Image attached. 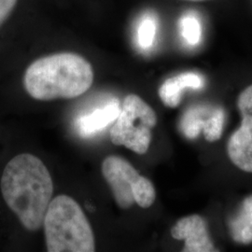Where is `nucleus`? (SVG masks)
Returning a JSON list of instances; mask_svg holds the SVG:
<instances>
[{
  "mask_svg": "<svg viewBox=\"0 0 252 252\" xmlns=\"http://www.w3.org/2000/svg\"><path fill=\"white\" fill-rule=\"evenodd\" d=\"M4 204L29 232L43 226L54 193V182L43 162L30 153H20L4 166L0 178Z\"/></svg>",
  "mask_w": 252,
  "mask_h": 252,
  "instance_id": "nucleus-1",
  "label": "nucleus"
},
{
  "mask_svg": "<svg viewBox=\"0 0 252 252\" xmlns=\"http://www.w3.org/2000/svg\"><path fill=\"white\" fill-rule=\"evenodd\" d=\"M93 81L92 64L71 53L36 59L27 66L23 77L26 92L39 101L78 97L90 89Z\"/></svg>",
  "mask_w": 252,
  "mask_h": 252,
  "instance_id": "nucleus-2",
  "label": "nucleus"
},
{
  "mask_svg": "<svg viewBox=\"0 0 252 252\" xmlns=\"http://www.w3.org/2000/svg\"><path fill=\"white\" fill-rule=\"evenodd\" d=\"M46 246L49 252H93L94 236L80 205L68 195L53 199L44 217Z\"/></svg>",
  "mask_w": 252,
  "mask_h": 252,
  "instance_id": "nucleus-3",
  "label": "nucleus"
},
{
  "mask_svg": "<svg viewBox=\"0 0 252 252\" xmlns=\"http://www.w3.org/2000/svg\"><path fill=\"white\" fill-rule=\"evenodd\" d=\"M157 124L155 111L136 94H128L110 130L113 144L125 146L137 154L148 152L152 129Z\"/></svg>",
  "mask_w": 252,
  "mask_h": 252,
  "instance_id": "nucleus-4",
  "label": "nucleus"
},
{
  "mask_svg": "<svg viewBox=\"0 0 252 252\" xmlns=\"http://www.w3.org/2000/svg\"><path fill=\"white\" fill-rule=\"evenodd\" d=\"M102 173L112 190L118 206L128 209L135 204L134 189L141 177L135 167L119 156H108L102 163Z\"/></svg>",
  "mask_w": 252,
  "mask_h": 252,
  "instance_id": "nucleus-5",
  "label": "nucleus"
},
{
  "mask_svg": "<svg viewBox=\"0 0 252 252\" xmlns=\"http://www.w3.org/2000/svg\"><path fill=\"white\" fill-rule=\"evenodd\" d=\"M174 239L185 240L183 252H216L212 240L207 232L205 220L199 215L184 217L171 229Z\"/></svg>",
  "mask_w": 252,
  "mask_h": 252,
  "instance_id": "nucleus-6",
  "label": "nucleus"
},
{
  "mask_svg": "<svg viewBox=\"0 0 252 252\" xmlns=\"http://www.w3.org/2000/svg\"><path fill=\"white\" fill-rule=\"evenodd\" d=\"M120 103L115 97L105 100L97 108L79 116L75 126L82 137H90L113 124L120 114Z\"/></svg>",
  "mask_w": 252,
  "mask_h": 252,
  "instance_id": "nucleus-7",
  "label": "nucleus"
},
{
  "mask_svg": "<svg viewBox=\"0 0 252 252\" xmlns=\"http://www.w3.org/2000/svg\"><path fill=\"white\" fill-rule=\"evenodd\" d=\"M227 153L236 167L252 173V119L243 117L241 126L228 141Z\"/></svg>",
  "mask_w": 252,
  "mask_h": 252,
  "instance_id": "nucleus-8",
  "label": "nucleus"
},
{
  "mask_svg": "<svg viewBox=\"0 0 252 252\" xmlns=\"http://www.w3.org/2000/svg\"><path fill=\"white\" fill-rule=\"evenodd\" d=\"M204 79L196 73L186 72L167 79L159 88V96L168 108H177L180 104L182 91L186 88L201 89Z\"/></svg>",
  "mask_w": 252,
  "mask_h": 252,
  "instance_id": "nucleus-9",
  "label": "nucleus"
},
{
  "mask_svg": "<svg viewBox=\"0 0 252 252\" xmlns=\"http://www.w3.org/2000/svg\"><path fill=\"white\" fill-rule=\"evenodd\" d=\"M229 228L235 242L252 243V195L244 200L238 214L230 220Z\"/></svg>",
  "mask_w": 252,
  "mask_h": 252,
  "instance_id": "nucleus-10",
  "label": "nucleus"
},
{
  "mask_svg": "<svg viewBox=\"0 0 252 252\" xmlns=\"http://www.w3.org/2000/svg\"><path fill=\"white\" fill-rule=\"evenodd\" d=\"M209 108L204 107H196L188 109L180 121V130L183 135L189 139L196 138L201 130H203L206 121L205 116Z\"/></svg>",
  "mask_w": 252,
  "mask_h": 252,
  "instance_id": "nucleus-11",
  "label": "nucleus"
},
{
  "mask_svg": "<svg viewBox=\"0 0 252 252\" xmlns=\"http://www.w3.org/2000/svg\"><path fill=\"white\" fill-rule=\"evenodd\" d=\"M224 120L225 113L222 108H217L209 112L203 127L204 135L207 141L215 142L221 137Z\"/></svg>",
  "mask_w": 252,
  "mask_h": 252,
  "instance_id": "nucleus-12",
  "label": "nucleus"
},
{
  "mask_svg": "<svg viewBox=\"0 0 252 252\" xmlns=\"http://www.w3.org/2000/svg\"><path fill=\"white\" fill-rule=\"evenodd\" d=\"M155 198L156 191L152 181L141 176L134 189L135 203L142 208H149L153 206Z\"/></svg>",
  "mask_w": 252,
  "mask_h": 252,
  "instance_id": "nucleus-13",
  "label": "nucleus"
},
{
  "mask_svg": "<svg viewBox=\"0 0 252 252\" xmlns=\"http://www.w3.org/2000/svg\"><path fill=\"white\" fill-rule=\"evenodd\" d=\"M180 30L182 36L189 45H197L201 39V24L194 15L186 14L180 20Z\"/></svg>",
  "mask_w": 252,
  "mask_h": 252,
  "instance_id": "nucleus-14",
  "label": "nucleus"
},
{
  "mask_svg": "<svg viewBox=\"0 0 252 252\" xmlns=\"http://www.w3.org/2000/svg\"><path fill=\"white\" fill-rule=\"evenodd\" d=\"M157 30V24L153 16H145L137 28V42L142 49H149L153 45Z\"/></svg>",
  "mask_w": 252,
  "mask_h": 252,
  "instance_id": "nucleus-15",
  "label": "nucleus"
},
{
  "mask_svg": "<svg viewBox=\"0 0 252 252\" xmlns=\"http://www.w3.org/2000/svg\"><path fill=\"white\" fill-rule=\"evenodd\" d=\"M20 0H0V31L12 18Z\"/></svg>",
  "mask_w": 252,
  "mask_h": 252,
  "instance_id": "nucleus-16",
  "label": "nucleus"
},
{
  "mask_svg": "<svg viewBox=\"0 0 252 252\" xmlns=\"http://www.w3.org/2000/svg\"><path fill=\"white\" fill-rule=\"evenodd\" d=\"M237 107L242 118L252 119V85L247 87L239 94L237 99Z\"/></svg>",
  "mask_w": 252,
  "mask_h": 252,
  "instance_id": "nucleus-17",
  "label": "nucleus"
},
{
  "mask_svg": "<svg viewBox=\"0 0 252 252\" xmlns=\"http://www.w3.org/2000/svg\"><path fill=\"white\" fill-rule=\"evenodd\" d=\"M186 1H194V2H197V1H205V0H186Z\"/></svg>",
  "mask_w": 252,
  "mask_h": 252,
  "instance_id": "nucleus-18",
  "label": "nucleus"
}]
</instances>
